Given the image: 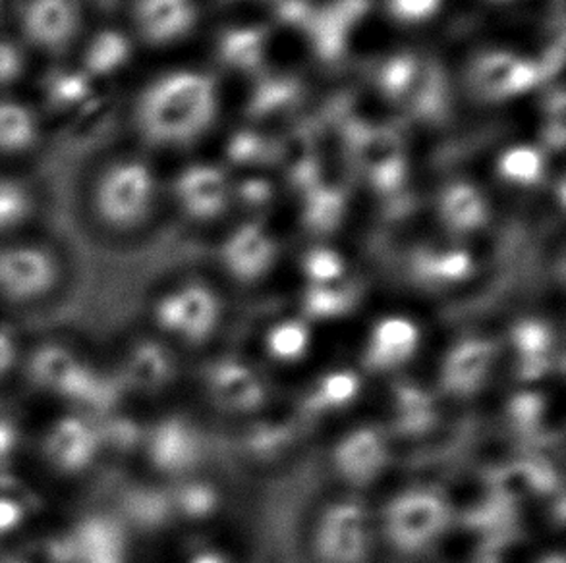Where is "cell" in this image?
I'll use <instances>...</instances> for the list:
<instances>
[{
  "instance_id": "6da1fadb",
  "label": "cell",
  "mask_w": 566,
  "mask_h": 563,
  "mask_svg": "<svg viewBox=\"0 0 566 563\" xmlns=\"http://www.w3.org/2000/svg\"><path fill=\"white\" fill-rule=\"evenodd\" d=\"M217 116L213 77L177 70L155 77L134 103V126L155 147H185L201 138Z\"/></svg>"
},
{
  "instance_id": "7a4b0ae2",
  "label": "cell",
  "mask_w": 566,
  "mask_h": 563,
  "mask_svg": "<svg viewBox=\"0 0 566 563\" xmlns=\"http://www.w3.org/2000/svg\"><path fill=\"white\" fill-rule=\"evenodd\" d=\"M157 176L146 160L116 155L85 178V211L101 229L130 232L149 219L157 201Z\"/></svg>"
},
{
  "instance_id": "3957f363",
  "label": "cell",
  "mask_w": 566,
  "mask_h": 563,
  "mask_svg": "<svg viewBox=\"0 0 566 563\" xmlns=\"http://www.w3.org/2000/svg\"><path fill=\"white\" fill-rule=\"evenodd\" d=\"M14 35L33 59L69 61L92 28L87 0H15Z\"/></svg>"
},
{
  "instance_id": "277c9868",
  "label": "cell",
  "mask_w": 566,
  "mask_h": 563,
  "mask_svg": "<svg viewBox=\"0 0 566 563\" xmlns=\"http://www.w3.org/2000/svg\"><path fill=\"white\" fill-rule=\"evenodd\" d=\"M62 261L51 245L14 236L0 240V294L10 299H38L56 288Z\"/></svg>"
},
{
  "instance_id": "5b68a950",
  "label": "cell",
  "mask_w": 566,
  "mask_h": 563,
  "mask_svg": "<svg viewBox=\"0 0 566 563\" xmlns=\"http://www.w3.org/2000/svg\"><path fill=\"white\" fill-rule=\"evenodd\" d=\"M447 521V503L439 496L426 490H413L398 496L385 513L390 542L406 552L426 549L443 533Z\"/></svg>"
},
{
  "instance_id": "8992f818",
  "label": "cell",
  "mask_w": 566,
  "mask_h": 563,
  "mask_svg": "<svg viewBox=\"0 0 566 563\" xmlns=\"http://www.w3.org/2000/svg\"><path fill=\"white\" fill-rule=\"evenodd\" d=\"M542 79L536 62L509 51H488L470 66V85L485 100H509L534 89Z\"/></svg>"
},
{
  "instance_id": "52a82bcc",
  "label": "cell",
  "mask_w": 566,
  "mask_h": 563,
  "mask_svg": "<svg viewBox=\"0 0 566 563\" xmlns=\"http://www.w3.org/2000/svg\"><path fill=\"white\" fill-rule=\"evenodd\" d=\"M369 550L368 516L358 503H337L317 529L323 563H364Z\"/></svg>"
},
{
  "instance_id": "ba28073f",
  "label": "cell",
  "mask_w": 566,
  "mask_h": 563,
  "mask_svg": "<svg viewBox=\"0 0 566 563\" xmlns=\"http://www.w3.org/2000/svg\"><path fill=\"white\" fill-rule=\"evenodd\" d=\"M161 327L185 336L191 342H201L211 334L219 319V301L206 286H188L165 297L157 307Z\"/></svg>"
},
{
  "instance_id": "9c48e42d",
  "label": "cell",
  "mask_w": 566,
  "mask_h": 563,
  "mask_svg": "<svg viewBox=\"0 0 566 563\" xmlns=\"http://www.w3.org/2000/svg\"><path fill=\"white\" fill-rule=\"evenodd\" d=\"M130 20L147 45H170L190 33L196 10L191 0H132Z\"/></svg>"
},
{
  "instance_id": "30bf717a",
  "label": "cell",
  "mask_w": 566,
  "mask_h": 563,
  "mask_svg": "<svg viewBox=\"0 0 566 563\" xmlns=\"http://www.w3.org/2000/svg\"><path fill=\"white\" fill-rule=\"evenodd\" d=\"M43 138L45 118L35 103L0 95V159H25L38 151Z\"/></svg>"
},
{
  "instance_id": "8fae6325",
  "label": "cell",
  "mask_w": 566,
  "mask_h": 563,
  "mask_svg": "<svg viewBox=\"0 0 566 563\" xmlns=\"http://www.w3.org/2000/svg\"><path fill=\"white\" fill-rule=\"evenodd\" d=\"M134 53V41L130 33L103 25L90 28L77 46L72 61L99 85L105 79L116 76L120 70L126 68Z\"/></svg>"
},
{
  "instance_id": "7c38bea8",
  "label": "cell",
  "mask_w": 566,
  "mask_h": 563,
  "mask_svg": "<svg viewBox=\"0 0 566 563\" xmlns=\"http://www.w3.org/2000/svg\"><path fill=\"white\" fill-rule=\"evenodd\" d=\"M369 0H333L322 8H312L306 30L315 53L325 61H335L345 53L346 41L354 25L368 12Z\"/></svg>"
},
{
  "instance_id": "4fadbf2b",
  "label": "cell",
  "mask_w": 566,
  "mask_h": 563,
  "mask_svg": "<svg viewBox=\"0 0 566 563\" xmlns=\"http://www.w3.org/2000/svg\"><path fill=\"white\" fill-rule=\"evenodd\" d=\"M38 89L41 115L43 110H53L54 115H72L90 103L97 84L76 62L69 59L49 62V68L39 77Z\"/></svg>"
},
{
  "instance_id": "5bb4252c",
  "label": "cell",
  "mask_w": 566,
  "mask_h": 563,
  "mask_svg": "<svg viewBox=\"0 0 566 563\" xmlns=\"http://www.w3.org/2000/svg\"><path fill=\"white\" fill-rule=\"evenodd\" d=\"M175 193L178 203L191 219L209 221L227 209L229 182L219 168L198 164L178 174Z\"/></svg>"
},
{
  "instance_id": "9a60e30c",
  "label": "cell",
  "mask_w": 566,
  "mask_h": 563,
  "mask_svg": "<svg viewBox=\"0 0 566 563\" xmlns=\"http://www.w3.org/2000/svg\"><path fill=\"white\" fill-rule=\"evenodd\" d=\"M495 358V346L483 338L457 343L447 355L441 371L443 386L454 396H468L480 390Z\"/></svg>"
},
{
  "instance_id": "2e32d148",
  "label": "cell",
  "mask_w": 566,
  "mask_h": 563,
  "mask_svg": "<svg viewBox=\"0 0 566 563\" xmlns=\"http://www.w3.org/2000/svg\"><path fill=\"white\" fill-rule=\"evenodd\" d=\"M275 242L258 224H245L224 245V265L238 280H255L268 273L275 261Z\"/></svg>"
},
{
  "instance_id": "e0dca14e",
  "label": "cell",
  "mask_w": 566,
  "mask_h": 563,
  "mask_svg": "<svg viewBox=\"0 0 566 563\" xmlns=\"http://www.w3.org/2000/svg\"><path fill=\"white\" fill-rule=\"evenodd\" d=\"M356 147L361 164L377 190L385 193L397 190L406 174L405 157L397 138L389 131H364Z\"/></svg>"
},
{
  "instance_id": "ac0fdd59",
  "label": "cell",
  "mask_w": 566,
  "mask_h": 563,
  "mask_svg": "<svg viewBox=\"0 0 566 563\" xmlns=\"http://www.w3.org/2000/svg\"><path fill=\"white\" fill-rule=\"evenodd\" d=\"M420 332L412 320L389 317L377 322L371 332L366 363L374 371H389L412 358Z\"/></svg>"
},
{
  "instance_id": "d6986e66",
  "label": "cell",
  "mask_w": 566,
  "mask_h": 563,
  "mask_svg": "<svg viewBox=\"0 0 566 563\" xmlns=\"http://www.w3.org/2000/svg\"><path fill=\"white\" fill-rule=\"evenodd\" d=\"M387 446L376 428H358L335 449V464L343 477L353 482H368L381 471Z\"/></svg>"
},
{
  "instance_id": "ffe728a7",
  "label": "cell",
  "mask_w": 566,
  "mask_h": 563,
  "mask_svg": "<svg viewBox=\"0 0 566 563\" xmlns=\"http://www.w3.org/2000/svg\"><path fill=\"white\" fill-rule=\"evenodd\" d=\"M209 389L214 400L230 412H252L265 400L260 376L237 361H222L209 376Z\"/></svg>"
},
{
  "instance_id": "44dd1931",
  "label": "cell",
  "mask_w": 566,
  "mask_h": 563,
  "mask_svg": "<svg viewBox=\"0 0 566 563\" xmlns=\"http://www.w3.org/2000/svg\"><path fill=\"white\" fill-rule=\"evenodd\" d=\"M439 216L454 234H472L483 229L490 211L482 191L470 182H452L439 195Z\"/></svg>"
},
{
  "instance_id": "7402d4cb",
  "label": "cell",
  "mask_w": 566,
  "mask_h": 563,
  "mask_svg": "<svg viewBox=\"0 0 566 563\" xmlns=\"http://www.w3.org/2000/svg\"><path fill=\"white\" fill-rule=\"evenodd\" d=\"M38 213V188L23 176L0 172V240L18 236Z\"/></svg>"
},
{
  "instance_id": "603a6c76",
  "label": "cell",
  "mask_w": 566,
  "mask_h": 563,
  "mask_svg": "<svg viewBox=\"0 0 566 563\" xmlns=\"http://www.w3.org/2000/svg\"><path fill=\"white\" fill-rule=\"evenodd\" d=\"M198 440L182 421L163 423L151 440V457L165 471H180L196 461Z\"/></svg>"
},
{
  "instance_id": "cb8c5ba5",
  "label": "cell",
  "mask_w": 566,
  "mask_h": 563,
  "mask_svg": "<svg viewBox=\"0 0 566 563\" xmlns=\"http://www.w3.org/2000/svg\"><path fill=\"white\" fill-rule=\"evenodd\" d=\"M265 43H268V33L261 28H237V30L224 31L219 41V56L230 68H258L265 54Z\"/></svg>"
},
{
  "instance_id": "d4e9b609",
  "label": "cell",
  "mask_w": 566,
  "mask_h": 563,
  "mask_svg": "<svg viewBox=\"0 0 566 563\" xmlns=\"http://www.w3.org/2000/svg\"><path fill=\"white\" fill-rule=\"evenodd\" d=\"M413 273L423 282L454 284L472 273V259L462 249H426L416 255Z\"/></svg>"
},
{
  "instance_id": "484cf974",
  "label": "cell",
  "mask_w": 566,
  "mask_h": 563,
  "mask_svg": "<svg viewBox=\"0 0 566 563\" xmlns=\"http://www.w3.org/2000/svg\"><path fill=\"white\" fill-rule=\"evenodd\" d=\"M497 170L505 182L536 185L545 174V157L532 145H514L499 157Z\"/></svg>"
},
{
  "instance_id": "4316f807",
  "label": "cell",
  "mask_w": 566,
  "mask_h": 563,
  "mask_svg": "<svg viewBox=\"0 0 566 563\" xmlns=\"http://www.w3.org/2000/svg\"><path fill=\"white\" fill-rule=\"evenodd\" d=\"M345 206V195L335 188H310L304 214L307 229L317 234H329L343 221Z\"/></svg>"
},
{
  "instance_id": "83f0119b",
  "label": "cell",
  "mask_w": 566,
  "mask_h": 563,
  "mask_svg": "<svg viewBox=\"0 0 566 563\" xmlns=\"http://www.w3.org/2000/svg\"><path fill=\"white\" fill-rule=\"evenodd\" d=\"M31 62L33 56L12 33H0V95H14L30 77Z\"/></svg>"
},
{
  "instance_id": "f1b7e54d",
  "label": "cell",
  "mask_w": 566,
  "mask_h": 563,
  "mask_svg": "<svg viewBox=\"0 0 566 563\" xmlns=\"http://www.w3.org/2000/svg\"><path fill=\"white\" fill-rule=\"evenodd\" d=\"M516 350L524 355V374L537 376L545 369V353L552 346V332L537 320H524L514 328Z\"/></svg>"
},
{
  "instance_id": "f546056e",
  "label": "cell",
  "mask_w": 566,
  "mask_h": 563,
  "mask_svg": "<svg viewBox=\"0 0 566 563\" xmlns=\"http://www.w3.org/2000/svg\"><path fill=\"white\" fill-rule=\"evenodd\" d=\"M51 454L59 464L76 465L84 461V454H92L93 438L80 423H62L49 438Z\"/></svg>"
},
{
  "instance_id": "4dcf8cb0",
  "label": "cell",
  "mask_w": 566,
  "mask_h": 563,
  "mask_svg": "<svg viewBox=\"0 0 566 563\" xmlns=\"http://www.w3.org/2000/svg\"><path fill=\"white\" fill-rule=\"evenodd\" d=\"M421 62L412 54H397L382 64L379 70V85L392 99H406L412 89Z\"/></svg>"
},
{
  "instance_id": "1f68e13d",
  "label": "cell",
  "mask_w": 566,
  "mask_h": 563,
  "mask_svg": "<svg viewBox=\"0 0 566 563\" xmlns=\"http://www.w3.org/2000/svg\"><path fill=\"white\" fill-rule=\"evenodd\" d=\"M360 392V379L353 371H335L323 376L315 390V407H343Z\"/></svg>"
},
{
  "instance_id": "d6a6232c",
  "label": "cell",
  "mask_w": 566,
  "mask_h": 563,
  "mask_svg": "<svg viewBox=\"0 0 566 563\" xmlns=\"http://www.w3.org/2000/svg\"><path fill=\"white\" fill-rule=\"evenodd\" d=\"M307 346H310V332L306 325H302L298 320L281 322L268 336L269 353L284 361L302 358L306 353Z\"/></svg>"
},
{
  "instance_id": "836d02e7",
  "label": "cell",
  "mask_w": 566,
  "mask_h": 563,
  "mask_svg": "<svg viewBox=\"0 0 566 563\" xmlns=\"http://www.w3.org/2000/svg\"><path fill=\"white\" fill-rule=\"evenodd\" d=\"M353 301L350 289L333 288L331 284H314L307 289L306 311L315 319H333L345 315Z\"/></svg>"
},
{
  "instance_id": "e575fe53",
  "label": "cell",
  "mask_w": 566,
  "mask_h": 563,
  "mask_svg": "<svg viewBox=\"0 0 566 563\" xmlns=\"http://www.w3.org/2000/svg\"><path fill=\"white\" fill-rule=\"evenodd\" d=\"M134 376L144 386H159L169 379L170 361L167 353L154 343L142 346L134 355Z\"/></svg>"
},
{
  "instance_id": "d590c367",
  "label": "cell",
  "mask_w": 566,
  "mask_h": 563,
  "mask_svg": "<svg viewBox=\"0 0 566 563\" xmlns=\"http://www.w3.org/2000/svg\"><path fill=\"white\" fill-rule=\"evenodd\" d=\"M298 95V85L291 79H275L260 87L253 97V113L258 116L275 113L281 107H289Z\"/></svg>"
},
{
  "instance_id": "8d00e7d4",
  "label": "cell",
  "mask_w": 566,
  "mask_h": 563,
  "mask_svg": "<svg viewBox=\"0 0 566 563\" xmlns=\"http://www.w3.org/2000/svg\"><path fill=\"white\" fill-rule=\"evenodd\" d=\"M306 275L314 280V284H333L345 273V263L340 255L333 249L317 247L307 253L304 259Z\"/></svg>"
},
{
  "instance_id": "74e56055",
  "label": "cell",
  "mask_w": 566,
  "mask_h": 563,
  "mask_svg": "<svg viewBox=\"0 0 566 563\" xmlns=\"http://www.w3.org/2000/svg\"><path fill=\"white\" fill-rule=\"evenodd\" d=\"M389 12L402 23H420L436 14L441 0H389Z\"/></svg>"
},
{
  "instance_id": "f35d334b",
  "label": "cell",
  "mask_w": 566,
  "mask_h": 563,
  "mask_svg": "<svg viewBox=\"0 0 566 563\" xmlns=\"http://www.w3.org/2000/svg\"><path fill=\"white\" fill-rule=\"evenodd\" d=\"M542 410H544V405L539 402V397L532 396V394H524V396L516 397L513 405H511L514 421H516V425L521 426L534 425Z\"/></svg>"
},
{
  "instance_id": "ab89813d",
  "label": "cell",
  "mask_w": 566,
  "mask_h": 563,
  "mask_svg": "<svg viewBox=\"0 0 566 563\" xmlns=\"http://www.w3.org/2000/svg\"><path fill=\"white\" fill-rule=\"evenodd\" d=\"M12 359V342H10V336L0 334V371L4 367L10 365L8 361Z\"/></svg>"
},
{
  "instance_id": "60d3db41",
  "label": "cell",
  "mask_w": 566,
  "mask_h": 563,
  "mask_svg": "<svg viewBox=\"0 0 566 563\" xmlns=\"http://www.w3.org/2000/svg\"><path fill=\"white\" fill-rule=\"evenodd\" d=\"M191 563H224L217 554H201Z\"/></svg>"
},
{
  "instance_id": "b9f144b4",
  "label": "cell",
  "mask_w": 566,
  "mask_h": 563,
  "mask_svg": "<svg viewBox=\"0 0 566 563\" xmlns=\"http://www.w3.org/2000/svg\"><path fill=\"white\" fill-rule=\"evenodd\" d=\"M544 563H565V560L560 556L547 557Z\"/></svg>"
}]
</instances>
